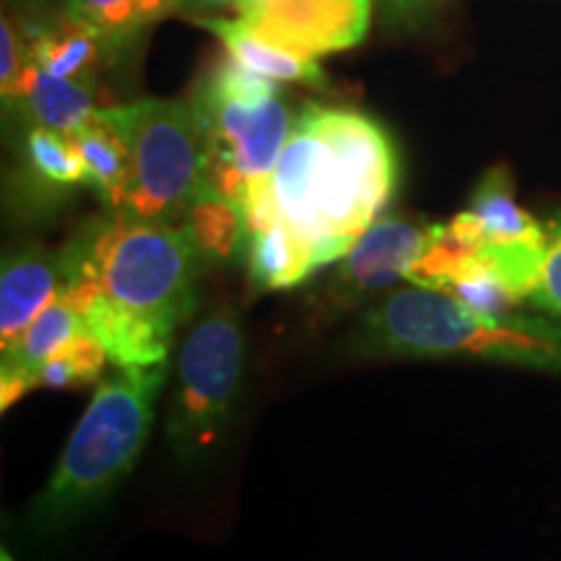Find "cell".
I'll list each match as a JSON object with an SVG mask.
<instances>
[{
	"mask_svg": "<svg viewBox=\"0 0 561 561\" xmlns=\"http://www.w3.org/2000/svg\"><path fill=\"white\" fill-rule=\"evenodd\" d=\"M30 62V37H26L24 30L16 24V19L3 13V24H0V94H3L5 107L16 100L21 79H24Z\"/></svg>",
	"mask_w": 561,
	"mask_h": 561,
	"instance_id": "22",
	"label": "cell"
},
{
	"mask_svg": "<svg viewBox=\"0 0 561 561\" xmlns=\"http://www.w3.org/2000/svg\"><path fill=\"white\" fill-rule=\"evenodd\" d=\"M167 364L125 367L94 390L58 468L30 510V528L58 533L107 500L133 471L153 426Z\"/></svg>",
	"mask_w": 561,
	"mask_h": 561,
	"instance_id": "4",
	"label": "cell"
},
{
	"mask_svg": "<svg viewBox=\"0 0 561 561\" xmlns=\"http://www.w3.org/2000/svg\"><path fill=\"white\" fill-rule=\"evenodd\" d=\"M351 346L369 359H476L561 375V318L473 310L419 286L364 312Z\"/></svg>",
	"mask_w": 561,
	"mask_h": 561,
	"instance_id": "3",
	"label": "cell"
},
{
	"mask_svg": "<svg viewBox=\"0 0 561 561\" xmlns=\"http://www.w3.org/2000/svg\"><path fill=\"white\" fill-rule=\"evenodd\" d=\"M240 0H185L182 3V11L193 13V16H210V13L221 9H237Z\"/></svg>",
	"mask_w": 561,
	"mask_h": 561,
	"instance_id": "27",
	"label": "cell"
},
{
	"mask_svg": "<svg viewBox=\"0 0 561 561\" xmlns=\"http://www.w3.org/2000/svg\"><path fill=\"white\" fill-rule=\"evenodd\" d=\"M401 161L388 130L359 110L307 104L271 174L278 216L310 244L314 263H339L380 219Z\"/></svg>",
	"mask_w": 561,
	"mask_h": 561,
	"instance_id": "2",
	"label": "cell"
},
{
	"mask_svg": "<svg viewBox=\"0 0 561 561\" xmlns=\"http://www.w3.org/2000/svg\"><path fill=\"white\" fill-rule=\"evenodd\" d=\"M68 16L83 21L100 34L107 62L121 58L144 30L133 0H68Z\"/></svg>",
	"mask_w": 561,
	"mask_h": 561,
	"instance_id": "21",
	"label": "cell"
},
{
	"mask_svg": "<svg viewBox=\"0 0 561 561\" xmlns=\"http://www.w3.org/2000/svg\"><path fill=\"white\" fill-rule=\"evenodd\" d=\"M83 331H89L87 322L73 307L62 299L53 301L26 328L24 335L11 348L3 351V362H0V401H3L0 405H3V411H9L26 392L34 390V377L45 367V362Z\"/></svg>",
	"mask_w": 561,
	"mask_h": 561,
	"instance_id": "13",
	"label": "cell"
},
{
	"mask_svg": "<svg viewBox=\"0 0 561 561\" xmlns=\"http://www.w3.org/2000/svg\"><path fill=\"white\" fill-rule=\"evenodd\" d=\"M195 252L203 263L216 265L227 263L237 255L242 242L248 240V216L234 201L224 198L203 182L201 193L195 195L185 221Z\"/></svg>",
	"mask_w": 561,
	"mask_h": 561,
	"instance_id": "18",
	"label": "cell"
},
{
	"mask_svg": "<svg viewBox=\"0 0 561 561\" xmlns=\"http://www.w3.org/2000/svg\"><path fill=\"white\" fill-rule=\"evenodd\" d=\"M546 252L541 273H538V284L530 294V305L538 310L561 318V214L546 227Z\"/></svg>",
	"mask_w": 561,
	"mask_h": 561,
	"instance_id": "23",
	"label": "cell"
},
{
	"mask_svg": "<svg viewBox=\"0 0 561 561\" xmlns=\"http://www.w3.org/2000/svg\"><path fill=\"white\" fill-rule=\"evenodd\" d=\"M130 159L123 214L157 224H182L203 187V130L193 102L138 100L102 107Z\"/></svg>",
	"mask_w": 561,
	"mask_h": 561,
	"instance_id": "5",
	"label": "cell"
},
{
	"mask_svg": "<svg viewBox=\"0 0 561 561\" xmlns=\"http://www.w3.org/2000/svg\"><path fill=\"white\" fill-rule=\"evenodd\" d=\"M32 60L45 73L58 79H89L94 81L96 66L107 62L104 42L91 26L73 16H62L53 26L30 37Z\"/></svg>",
	"mask_w": 561,
	"mask_h": 561,
	"instance_id": "17",
	"label": "cell"
},
{
	"mask_svg": "<svg viewBox=\"0 0 561 561\" xmlns=\"http://www.w3.org/2000/svg\"><path fill=\"white\" fill-rule=\"evenodd\" d=\"M62 263L60 299L117 369L167 364L174 333L198 307L203 261L182 224L100 216L62 248Z\"/></svg>",
	"mask_w": 561,
	"mask_h": 561,
	"instance_id": "1",
	"label": "cell"
},
{
	"mask_svg": "<svg viewBox=\"0 0 561 561\" xmlns=\"http://www.w3.org/2000/svg\"><path fill=\"white\" fill-rule=\"evenodd\" d=\"M248 216V273L257 291H280L318 271L314 255L273 206L268 185L244 208Z\"/></svg>",
	"mask_w": 561,
	"mask_h": 561,
	"instance_id": "10",
	"label": "cell"
},
{
	"mask_svg": "<svg viewBox=\"0 0 561 561\" xmlns=\"http://www.w3.org/2000/svg\"><path fill=\"white\" fill-rule=\"evenodd\" d=\"M458 240L481 250L489 244H517V242H546V227L536 221L515 201V187L504 167H494L483 174L468 201V208L460 210L447 224Z\"/></svg>",
	"mask_w": 561,
	"mask_h": 561,
	"instance_id": "12",
	"label": "cell"
},
{
	"mask_svg": "<svg viewBox=\"0 0 561 561\" xmlns=\"http://www.w3.org/2000/svg\"><path fill=\"white\" fill-rule=\"evenodd\" d=\"M24 159L26 170L45 185L60 187V191L87 185V170H83V159L73 138L58 130L32 125L24 140Z\"/></svg>",
	"mask_w": 561,
	"mask_h": 561,
	"instance_id": "19",
	"label": "cell"
},
{
	"mask_svg": "<svg viewBox=\"0 0 561 561\" xmlns=\"http://www.w3.org/2000/svg\"><path fill=\"white\" fill-rule=\"evenodd\" d=\"M437 224H419L403 216H380L339 261L320 301L325 310L346 312L382 297L432 242Z\"/></svg>",
	"mask_w": 561,
	"mask_h": 561,
	"instance_id": "8",
	"label": "cell"
},
{
	"mask_svg": "<svg viewBox=\"0 0 561 561\" xmlns=\"http://www.w3.org/2000/svg\"><path fill=\"white\" fill-rule=\"evenodd\" d=\"M110 362L107 348L91 331H83L60 346L45 367L34 377V388H81L100 380L104 364Z\"/></svg>",
	"mask_w": 561,
	"mask_h": 561,
	"instance_id": "20",
	"label": "cell"
},
{
	"mask_svg": "<svg viewBox=\"0 0 561 561\" xmlns=\"http://www.w3.org/2000/svg\"><path fill=\"white\" fill-rule=\"evenodd\" d=\"M375 5H380L382 16L390 24H403V26H419L432 16L434 11L445 5V0H371Z\"/></svg>",
	"mask_w": 561,
	"mask_h": 561,
	"instance_id": "25",
	"label": "cell"
},
{
	"mask_svg": "<svg viewBox=\"0 0 561 561\" xmlns=\"http://www.w3.org/2000/svg\"><path fill=\"white\" fill-rule=\"evenodd\" d=\"M70 138L83 159L87 187L100 195L107 214H123L130 191V159L121 133L96 110L94 121Z\"/></svg>",
	"mask_w": 561,
	"mask_h": 561,
	"instance_id": "16",
	"label": "cell"
},
{
	"mask_svg": "<svg viewBox=\"0 0 561 561\" xmlns=\"http://www.w3.org/2000/svg\"><path fill=\"white\" fill-rule=\"evenodd\" d=\"M371 0H240L237 19L286 50L320 58L364 42Z\"/></svg>",
	"mask_w": 561,
	"mask_h": 561,
	"instance_id": "9",
	"label": "cell"
},
{
	"mask_svg": "<svg viewBox=\"0 0 561 561\" xmlns=\"http://www.w3.org/2000/svg\"><path fill=\"white\" fill-rule=\"evenodd\" d=\"M195 24L216 34L227 47L229 58L265 76V79L278 83H307V87H322L325 83V70L318 66V58H307V55L273 45L271 39L248 30L240 19L195 16Z\"/></svg>",
	"mask_w": 561,
	"mask_h": 561,
	"instance_id": "15",
	"label": "cell"
},
{
	"mask_svg": "<svg viewBox=\"0 0 561 561\" xmlns=\"http://www.w3.org/2000/svg\"><path fill=\"white\" fill-rule=\"evenodd\" d=\"M5 110L24 112L34 125L58 130L62 136H73L83 125L94 121L96 94L94 81L89 79H58L45 73L37 62H30L19 94Z\"/></svg>",
	"mask_w": 561,
	"mask_h": 561,
	"instance_id": "14",
	"label": "cell"
},
{
	"mask_svg": "<svg viewBox=\"0 0 561 561\" xmlns=\"http://www.w3.org/2000/svg\"><path fill=\"white\" fill-rule=\"evenodd\" d=\"M66 263L62 250L37 244L13 250L0 271V348H11L53 301L60 299Z\"/></svg>",
	"mask_w": 561,
	"mask_h": 561,
	"instance_id": "11",
	"label": "cell"
},
{
	"mask_svg": "<svg viewBox=\"0 0 561 561\" xmlns=\"http://www.w3.org/2000/svg\"><path fill=\"white\" fill-rule=\"evenodd\" d=\"M244 339L231 307H216L182 341L167 442L180 462H203L227 437L240 396Z\"/></svg>",
	"mask_w": 561,
	"mask_h": 561,
	"instance_id": "6",
	"label": "cell"
},
{
	"mask_svg": "<svg viewBox=\"0 0 561 561\" xmlns=\"http://www.w3.org/2000/svg\"><path fill=\"white\" fill-rule=\"evenodd\" d=\"M5 9L24 30L26 37L37 34L68 13V0H5Z\"/></svg>",
	"mask_w": 561,
	"mask_h": 561,
	"instance_id": "24",
	"label": "cell"
},
{
	"mask_svg": "<svg viewBox=\"0 0 561 561\" xmlns=\"http://www.w3.org/2000/svg\"><path fill=\"white\" fill-rule=\"evenodd\" d=\"M203 130V182L242 210L271 182L294 115L280 96L257 104L227 100L206 83L193 100Z\"/></svg>",
	"mask_w": 561,
	"mask_h": 561,
	"instance_id": "7",
	"label": "cell"
},
{
	"mask_svg": "<svg viewBox=\"0 0 561 561\" xmlns=\"http://www.w3.org/2000/svg\"><path fill=\"white\" fill-rule=\"evenodd\" d=\"M133 3H136L144 26H149L153 21L172 16L174 11H182V3H185V0H133Z\"/></svg>",
	"mask_w": 561,
	"mask_h": 561,
	"instance_id": "26",
	"label": "cell"
}]
</instances>
